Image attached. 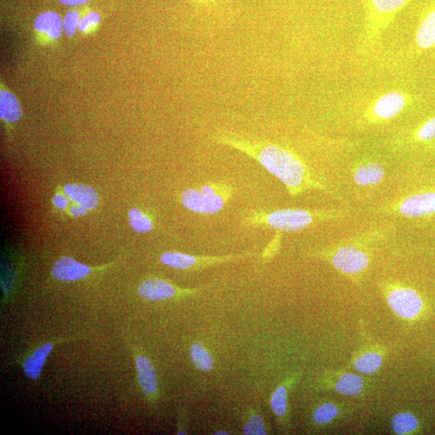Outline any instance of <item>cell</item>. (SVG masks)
<instances>
[{"mask_svg":"<svg viewBox=\"0 0 435 435\" xmlns=\"http://www.w3.org/2000/svg\"><path fill=\"white\" fill-rule=\"evenodd\" d=\"M219 143L233 147L258 161L283 183L292 197L310 190H326L316 180L310 169L295 152L284 147L262 141L250 140L233 133H219Z\"/></svg>","mask_w":435,"mask_h":435,"instance_id":"6da1fadb","label":"cell"},{"mask_svg":"<svg viewBox=\"0 0 435 435\" xmlns=\"http://www.w3.org/2000/svg\"><path fill=\"white\" fill-rule=\"evenodd\" d=\"M346 214L338 210H308L287 208L273 211L251 210L243 216L247 227L272 228L281 231H299L314 224L341 219Z\"/></svg>","mask_w":435,"mask_h":435,"instance_id":"7a4b0ae2","label":"cell"},{"mask_svg":"<svg viewBox=\"0 0 435 435\" xmlns=\"http://www.w3.org/2000/svg\"><path fill=\"white\" fill-rule=\"evenodd\" d=\"M383 231L374 230L350 237L324 248L318 255L329 258L333 266L344 274H362L370 263L368 246L371 243L381 239Z\"/></svg>","mask_w":435,"mask_h":435,"instance_id":"3957f363","label":"cell"},{"mask_svg":"<svg viewBox=\"0 0 435 435\" xmlns=\"http://www.w3.org/2000/svg\"><path fill=\"white\" fill-rule=\"evenodd\" d=\"M236 188L225 182L206 183L197 188H188L180 194V200L188 210L200 214H214L223 210L233 199Z\"/></svg>","mask_w":435,"mask_h":435,"instance_id":"277c9868","label":"cell"},{"mask_svg":"<svg viewBox=\"0 0 435 435\" xmlns=\"http://www.w3.org/2000/svg\"><path fill=\"white\" fill-rule=\"evenodd\" d=\"M410 0H363L365 26L363 44L372 47L379 42L381 34L393 21L395 16Z\"/></svg>","mask_w":435,"mask_h":435,"instance_id":"5b68a950","label":"cell"},{"mask_svg":"<svg viewBox=\"0 0 435 435\" xmlns=\"http://www.w3.org/2000/svg\"><path fill=\"white\" fill-rule=\"evenodd\" d=\"M412 103V97L402 90H391L378 96L367 107L364 118L367 122L379 124L397 117Z\"/></svg>","mask_w":435,"mask_h":435,"instance_id":"8992f818","label":"cell"},{"mask_svg":"<svg viewBox=\"0 0 435 435\" xmlns=\"http://www.w3.org/2000/svg\"><path fill=\"white\" fill-rule=\"evenodd\" d=\"M254 256L253 253L234 254L220 257H201L189 255V254L179 252H166L161 254L160 257L163 264L169 268L178 270L199 269L213 266V265L236 259H245Z\"/></svg>","mask_w":435,"mask_h":435,"instance_id":"52a82bcc","label":"cell"},{"mask_svg":"<svg viewBox=\"0 0 435 435\" xmlns=\"http://www.w3.org/2000/svg\"><path fill=\"white\" fill-rule=\"evenodd\" d=\"M405 218L417 219L433 216L435 214V192L411 195L383 209Z\"/></svg>","mask_w":435,"mask_h":435,"instance_id":"ba28073f","label":"cell"},{"mask_svg":"<svg viewBox=\"0 0 435 435\" xmlns=\"http://www.w3.org/2000/svg\"><path fill=\"white\" fill-rule=\"evenodd\" d=\"M386 299L393 312L403 319L416 318L423 308V301L419 293L409 287H388Z\"/></svg>","mask_w":435,"mask_h":435,"instance_id":"9c48e42d","label":"cell"},{"mask_svg":"<svg viewBox=\"0 0 435 435\" xmlns=\"http://www.w3.org/2000/svg\"><path fill=\"white\" fill-rule=\"evenodd\" d=\"M63 193L69 201L68 213L73 217H81L99 205V197L88 185L69 183L65 185Z\"/></svg>","mask_w":435,"mask_h":435,"instance_id":"30bf717a","label":"cell"},{"mask_svg":"<svg viewBox=\"0 0 435 435\" xmlns=\"http://www.w3.org/2000/svg\"><path fill=\"white\" fill-rule=\"evenodd\" d=\"M197 290H184L161 279H149L139 286L138 293L140 297L148 301H165L178 295H190L200 291Z\"/></svg>","mask_w":435,"mask_h":435,"instance_id":"8fae6325","label":"cell"},{"mask_svg":"<svg viewBox=\"0 0 435 435\" xmlns=\"http://www.w3.org/2000/svg\"><path fill=\"white\" fill-rule=\"evenodd\" d=\"M109 265L102 267H90L79 263L71 257H63L56 261L52 269V274L56 279L62 281H75L86 278L93 271L105 269Z\"/></svg>","mask_w":435,"mask_h":435,"instance_id":"7c38bea8","label":"cell"},{"mask_svg":"<svg viewBox=\"0 0 435 435\" xmlns=\"http://www.w3.org/2000/svg\"><path fill=\"white\" fill-rule=\"evenodd\" d=\"M415 44L419 51L435 48V3L423 11L415 34Z\"/></svg>","mask_w":435,"mask_h":435,"instance_id":"4fadbf2b","label":"cell"},{"mask_svg":"<svg viewBox=\"0 0 435 435\" xmlns=\"http://www.w3.org/2000/svg\"><path fill=\"white\" fill-rule=\"evenodd\" d=\"M140 386L148 398H154L158 392V380L154 366L150 360L142 355H138L135 359Z\"/></svg>","mask_w":435,"mask_h":435,"instance_id":"5bb4252c","label":"cell"},{"mask_svg":"<svg viewBox=\"0 0 435 435\" xmlns=\"http://www.w3.org/2000/svg\"><path fill=\"white\" fill-rule=\"evenodd\" d=\"M385 169L377 162H365L355 167L353 178L354 183L362 188L381 183L385 178Z\"/></svg>","mask_w":435,"mask_h":435,"instance_id":"9a60e30c","label":"cell"},{"mask_svg":"<svg viewBox=\"0 0 435 435\" xmlns=\"http://www.w3.org/2000/svg\"><path fill=\"white\" fill-rule=\"evenodd\" d=\"M55 343H44L25 359L23 368L30 379L37 380L41 376L44 365Z\"/></svg>","mask_w":435,"mask_h":435,"instance_id":"2e32d148","label":"cell"},{"mask_svg":"<svg viewBox=\"0 0 435 435\" xmlns=\"http://www.w3.org/2000/svg\"><path fill=\"white\" fill-rule=\"evenodd\" d=\"M35 30L50 39H58L64 30L63 20L54 11H44L39 14L34 22Z\"/></svg>","mask_w":435,"mask_h":435,"instance_id":"e0dca14e","label":"cell"},{"mask_svg":"<svg viewBox=\"0 0 435 435\" xmlns=\"http://www.w3.org/2000/svg\"><path fill=\"white\" fill-rule=\"evenodd\" d=\"M23 114L21 106L16 96L2 90L0 93V116L2 120L8 123L18 121Z\"/></svg>","mask_w":435,"mask_h":435,"instance_id":"ac0fdd59","label":"cell"},{"mask_svg":"<svg viewBox=\"0 0 435 435\" xmlns=\"http://www.w3.org/2000/svg\"><path fill=\"white\" fill-rule=\"evenodd\" d=\"M335 388L341 394L355 396L363 391V378L352 374H343L336 383Z\"/></svg>","mask_w":435,"mask_h":435,"instance_id":"d6986e66","label":"cell"},{"mask_svg":"<svg viewBox=\"0 0 435 435\" xmlns=\"http://www.w3.org/2000/svg\"><path fill=\"white\" fill-rule=\"evenodd\" d=\"M128 222L132 229L137 233H149L154 228V220L138 207L130 209Z\"/></svg>","mask_w":435,"mask_h":435,"instance_id":"ffe728a7","label":"cell"},{"mask_svg":"<svg viewBox=\"0 0 435 435\" xmlns=\"http://www.w3.org/2000/svg\"><path fill=\"white\" fill-rule=\"evenodd\" d=\"M383 360L379 353L369 352L355 360L354 368L360 374H374L380 369Z\"/></svg>","mask_w":435,"mask_h":435,"instance_id":"44dd1931","label":"cell"},{"mask_svg":"<svg viewBox=\"0 0 435 435\" xmlns=\"http://www.w3.org/2000/svg\"><path fill=\"white\" fill-rule=\"evenodd\" d=\"M190 357L197 369L208 372L213 369L214 360L210 353L203 344L195 343L190 348Z\"/></svg>","mask_w":435,"mask_h":435,"instance_id":"7402d4cb","label":"cell"},{"mask_svg":"<svg viewBox=\"0 0 435 435\" xmlns=\"http://www.w3.org/2000/svg\"><path fill=\"white\" fill-rule=\"evenodd\" d=\"M419 427V419L413 414L400 413L393 417L392 428L398 434H408Z\"/></svg>","mask_w":435,"mask_h":435,"instance_id":"603a6c76","label":"cell"},{"mask_svg":"<svg viewBox=\"0 0 435 435\" xmlns=\"http://www.w3.org/2000/svg\"><path fill=\"white\" fill-rule=\"evenodd\" d=\"M338 414L340 410L335 404L326 403L315 410L313 415L314 421L320 425H327L334 421Z\"/></svg>","mask_w":435,"mask_h":435,"instance_id":"cb8c5ba5","label":"cell"},{"mask_svg":"<svg viewBox=\"0 0 435 435\" xmlns=\"http://www.w3.org/2000/svg\"><path fill=\"white\" fill-rule=\"evenodd\" d=\"M413 139L417 142H428L435 139V116L428 118L415 130Z\"/></svg>","mask_w":435,"mask_h":435,"instance_id":"d4e9b609","label":"cell"},{"mask_svg":"<svg viewBox=\"0 0 435 435\" xmlns=\"http://www.w3.org/2000/svg\"><path fill=\"white\" fill-rule=\"evenodd\" d=\"M271 408L274 413L278 416H283L287 410V389L280 386L276 389L271 398Z\"/></svg>","mask_w":435,"mask_h":435,"instance_id":"484cf974","label":"cell"},{"mask_svg":"<svg viewBox=\"0 0 435 435\" xmlns=\"http://www.w3.org/2000/svg\"><path fill=\"white\" fill-rule=\"evenodd\" d=\"M80 20V14L78 11L73 10L66 13L63 19V27L67 37H71L76 32Z\"/></svg>","mask_w":435,"mask_h":435,"instance_id":"4316f807","label":"cell"},{"mask_svg":"<svg viewBox=\"0 0 435 435\" xmlns=\"http://www.w3.org/2000/svg\"><path fill=\"white\" fill-rule=\"evenodd\" d=\"M247 435H264L267 434L264 420L259 415H255L250 417L244 429Z\"/></svg>","mask_w":435,"mask_h":435,"instance_id":"83f0119b","label":"cell"},{"mask_svg":"<svg viewBox=\"0 0 435 435\" xmlns=\"http://www.w3.org/2000/svg\"><path fill=\"white\" fill-rule=\"evenodd\" d=\"M100 16L96 13H90L82 17L79 23L78 30L83 32H87L94 26L99 24Z\"/></svg>","mask_w":435,"mask_h":435,"instance_id":"f1b7e54d","label":"cell"},{"mask_svg":"<svg viewBox=\"0 0 435 435\" xmlns=\"http://www.w3.org/2000/svg\"><path fill=\"white\" fill-rule=\"evenodd\" d=\"M53 204L58 210L66 212L70 206L69 201H68L63 192H62V193H59H59L55 194L53 199Z\"/></svg>","mask_w":435,"mask_h":435,"instance_id":"f546056e","label":"cell"},{"mask_svg":"<svg viewBox=\"0 0 435 435\" xmlns=\"http://www.w3.org/2000/svg\"><path fill=\"white\" fill-rule=\"evenodd\" d=\"M59 1L66 6H76L87 3L90 0H59Z\"/></svg>","mask_w":435,"mask_h":435,"instance_id":"4dcf8cb0","label":"cell"},{"mask_svg":"<svg viewBox=\"0 0 435 435\" xmlns=\"http://www.w3.org/2000/svg\"><path fill=\"white\" fill-rule=\"evenodd\" d=\"M214 434H217V435H219V434H228V433H227L226 431H218L216 433H214Z\"/></svg>","mask_w":435,"mask_h":435,"instance_id":"1f68e13d","label":"cell"}]
</instances>
